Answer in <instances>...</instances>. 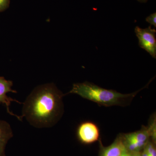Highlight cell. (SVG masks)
<instances>
[{
	"mask_svg": "<svg viewBox=\"0 0 156 156\" xmlns=\"http://www.w3.org/2000/svg\"><path fill=\"white\" fill-rule=\"evenodd\" d=\"M76 136L79 141L83 144H92L99 140L100 131L95 123L83 122L77 128Z\"/></svg>",
	"mask_w": 156,
	"mask_h": 156,
	"instance_id": "obj_5",
	"label": "cell"
},
{
	"mask_svg": "<svg viewBox=\"0 0 156 156\" xmlns=\"http://www.w3.org/2000/svg\"><path fill=\"white\" fill-rule=\"evenodd\" d=\"M140 153H141V152H133L127 150L126 149L120 156H140Z\"/></svg>",
	"mask_w": 156,
	"mask_h": 156,
	"instance_id": "obj_11",
	"label": "cell"
},
{
	"mask_svg": "<svg viewBox=\"0 0 156 156\" xmlns=\"http://www.w3.org/2000/svg\"><path fill=\"white\" fill-rule=\"evenodd\" d=\"M64 95L52 83L36 87L23 104V117L35 128L52 127L63 115Z\"/></svg>",
	"mask_w": 156,
	"mask_h": 156,
	"instance_id": "obj_1",
	"label": "cell"
},
{
	"mask_svg": "<svg viewBox=\"0 0 156 156\" xmlns=\"http://www.w3.org/2000/svg\"><path fill=\"white\" fill-rule=\"evenodd\" d=\"M99 143V156H120L126 149L122 134L118 135L114 141L108 146L105 147L101 140Z\"/></svg>",
	"mask_w": 156,
	"mask_h": 156,
	"instance_id": "obj_7",
	"label": "cell"
},
{
	"mask_svg": "<svg viewBox=\"0 0 156 156\" xmlns=\"http://www.w3.org/2000/svg\"></svg>",
	"mask_w": 156,
	"mask_h": 156,
	"instance_id": "obj_13",
	"label": "cell"
},
{
	"mask_svg": "<svg viewBox=\"0 0 156 156\" xmlns=\"http://www.w3.org/2000/svg\"><path fill=\"white\" fill-rule=\"evenodd\" d=\"M146 21L149 23L151 25H153L155 27H156V13H153L150 14L146 18Z\"/></svg>",
	"mask_w": 156,
	"mask_h": 156,
	"instance_id": "obj_9",
	"label": "cell"
},
{
	"mask_svg": "<svg viewBox=\"0 0 156 156\" xmlns=\"http://www.w3.org/2000/svg\"><path fill=\"white\" fill-rule=\"evenodd\" d=\"M135 32L139 40L140 47L145 50L153 57L156 58V31L151 26L146 28L136 26Z\"/></svg>",
	"mask_w": 156,
	"mask_h": 156,
	"instance_id": "obj_4",
	"label": "cell"
},
{
	"mask_svg": "<svg viewBox=\"0 0 156 156\" xmlns=\"http://www.w3.org/2000/svg\"><path fill=\"white\" fill-rule=\"evenodd\" d=\"M146 86L133 93L122 94L115 90L104 89L92 83L85 82L74 84L72 89L66 94H77L101 106H126L130 104L137 93Z\"/></svg>",
	"mask_w": 156,
	"mask_h": 156,
	"instance_id": "obj_2",
	"label": "cell"
},
{
	"mask_svg": "<svg viewBox=\"0 0 156 156\" xmlns=\"http://www.w3.org/2000/svg\"><path fill=\"white\" fill-rule=\"evenodd\" d=\"M122 135L127 150L140 152L151 139L156 142V122L153 120L149 126H144L139 131Z\"/></svg>",
	"mask_w": 156,
	"mask_h": 156,
	"instance_id": "obj_3",
	"label": "cell"
},
{
	"mask_svg": "<svg viewBox=\"0 0 156 156\" xmlns=\"http://www.w3.org/2000/svg\"><path fill=\"white\" fill-rule=\"evenodd\" d=\"M13 85L12 81L6 80L4 77H0V104H3L5 105L7 109V112L9 114L17 117L18 120L21 121L23 117L14 115L10 111L9 108V106L11 105V102L12 101H15L17 103H21L18 101L9 97L7 95V93L9 92L17 93L15 90L12 89Z\"/></svg>",
	"mask_w": 156,
	"mask_h": 156,
	"instance_id": "obj_6",
	"label": "cell"
},
{
	"mask_svg": "<svg viewBox=\"0 0 156 156\" xmlns=\"http://www.w3.org/2000/svg\"><path fill=\"white\" fill-rule=\"evenodd\" d=\"M10 0H0V12H2L9 8Z\"/></svg>",
	"mask_w": 156,
	"mask_h": 156,
	"instance_id": "obj_10",
	"label": "cell"
},
{
	"mask_svg": "<svg viewBox=\"0 0 156 156\" xmlns=\"http://www.w3.org/2000/svg\"><path fill=\"white\" fill-rule=\"evenodd\" d=\"M13 136V131L10 124L6 121L0 120V156H6V146Z\"/></svg>",
	"mask_w": 156,
	"mask_h": 156,
	"instance_id": "obj_8",
	"label": "cell"
},
{
	"mask_svg": "<svg viewBox=\"0 0 156 156\" xmlns=\"http://www.w3.org/2000/svg\"><path fill=\"white\" fill-rule=\"evenodd\" d=\"M140 2L145 3L147 2L148 0H137Z\"/></svg>",
	"mask_w": 156,
	"mask_h": 156,
	"instance_id": "obj_12",
	"label": "cell"
}]
</instances>
